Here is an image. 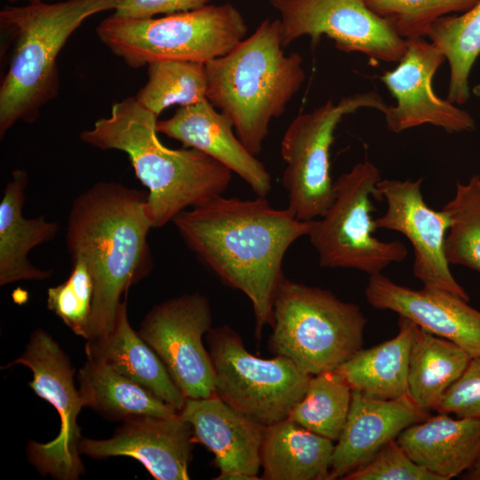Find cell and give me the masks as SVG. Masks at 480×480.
Returning a JSON list of instances; mask_svg holds the SVG:
<instances>
[{
	"label": "cell",
	"instance_id": "1",
	"mask_svg": "<svg viewBox=\"0 0 480 480\" xmlns=\"http://www.w3.org/2000/svg\"><path fill=\"white\" fill-rule=\"evenodd\" d=\"M311 221L296 219L287 208H274L266 197L220 196L181 212L172 223L207 268L250 300L260 338L271 324L274 300L285 279V253L308 236Z\"/></svg>",
	"mask_w": 480,
	"mask_h": 480
},
{
	"label": "cell",
	"instance_id": "2",
	"mask_svg": "<svg viewBox=\"0 0 480 480\" xmlns=\"http://www.w3.org/2000/svg\"><path fill=\"white\" fill-rule=\"evenodd\" d=\"M148 192L114 181H100L76 196L67 224L72 260H83L94 281L86 340L113 328L121 298L147 277L154 262L148 242L153 228Z\"/></svg>",
	"mask_w": 480,
	"mask_h": 480
},
{
	"label": "cell",
	"instance_id": "3",
	"mask_svg": "<svg viewBox=\"0 0 480 480\" xmlns=\"http://www.w3.org/2000/svg\"><path fill=\"white\" fill-rule=\"evenodd\" d=\"M157 117L130 96L115 102L108 116L80 133L88 145L128 156L136 177L148 188L153 228L172 222L188 207L223 196L232 180L229 169L204 153L164 146L157 137Z\"/></svg>",
	"mask_w": 480,
	"mask_h": 480
},
{
	"label": "cell",
	"instance_id": "4",
	"mask_svg": "<svg viewBox=\"0 0 480 480\" xmlns=\"http://www.w3.org/2000/svg\"><path fill=\"white\" fill-rule=\"evenodd\" d=\"M116 0L28 3L0 11V138L18 122L34 123L60 91L57 58L70 36L91 16L114 10Z\"/></svg>",
	"mask_w": 480,
	"mask_h": 480
},
{
	"label": "cell",
	"instance_id": "5",
	"mask_svg": "<svg viewBox=\"0 0 480 480\" xmlns=\"http://www.w3.org/2000/svg\"><path fill=\"white\" fill-rule=\"evenodd\" d=\"M284 49L279 20L265 19L227 54L205 63L207 100L254 156L306 77L301 56Z\"/></svg>",
	"mask_w": 480,
	"mask_h": 480
},
{
	"label": "cell",
	"instance_id": "6",
	"mask_svg": "<svg viewBox=\"0 0 480 480\" xmlns=\"http://www.w3.org/2000/svg\"><path fill=\"white\" fill-rule=\"evenodd\" d=\"M366 323L357 305L285 277L273 304L268 348L309 375L336 370L363 348Z\"/></svg>",
	"mask_w": 480,
	"mask_h": 480
},
{
	"label": "cell",
	"instance_id": "7",
	"mask_svg": "<svg viewBox=\"0 0 480 480\" xmlns=\"http://www.w3.org/2000/svg\"><path fill=\"white\" fill-rule=\"evenodd\" d=\"M247 31L243 15L229 3L160 18L112 14L96 28L100 41L132 68L163 60L206 63L227 54Z\"/></svg>",
	"mask_w": 480,
	"mask_h": 480
},
{
	"label": "cell",
	"instance_id": "8",
	"mask_svg": "<svg viewBox=\"0 0 480 480\" xmlns=\"http://www.w3.org/2000/svg\"><path fill=\"white\" fill-rule=\"evenodd\" d=\"M380 180L379 169L367 160L336 179L332 202L321 217L311 221L308 235L320 267L356 269L372 276L407 257L402 242L382 241L373 236L377 228L372 199L378 200Z\"/></svg>",
	"mask_w": 480,
	"mask_h": 480
},
{
	"label": "cell",
	"instance_id": "9",
	"mask_svg": "<svg viewBox=\"0 0 480 480\" xmlns=\"http://www.w3.org/2000/svg\"><path fill=\"white\" fill-rule=\"evenodd\" d=\"M205 338L215 372V396L264 426L288 418L312 375L285 356L264 359L251 354L228 325L212 327Z\"/></svg>",
	"mask_w": 480,
	"mask_h": 480
},
{
	"label": "cell",
	"instance_id": "10",
	"mask_svg": "<svg viewBox=\"0 0 480 480\" xmlns=\"http://www.w3.org/2000/svg\"><path fill=\"white\" fill-rule=\"evenodd\" d=\"M387 104L375 92L328 100L320 107L294 117L281 140L285 163L282 185L287 193V209L302 221L321 217L334 197L330 172V148L334 132L344 116L363 108L381 112Z\"/></svg>",
	"mask_w": 480,
	"mask_h": 480
},
{
	"label": "cell",
	"instance_id": "11",
	"mask_svg": "<svg viewBox=\"0 0 480 480\" xmlns=\"http://www.w3.org/2000/svg\"><path fill=\"white\" fill-rule=\"evenodd\" d=\"M18 364L31 371L33 379L28 386L56 409L60 420V432L53 440L28 442L26 451L29 462L43 476L78 479L84 474V466L78 450L82 436L77 417L84 404L75 386L76 370L68 356L49 332L37 328L22 354L2 369Z\"/></svg>",
	"mask_w": 480,
	"mask_h": 480
},
{
	"label": "cell",
	"instance_id": "12",
	"mask_svg": "<svg viewBox=\"0 0 480 480\" xmlns=\"http://www.w3.org/2000/svg\"><path fill=\"white\" fill-rule=\"evenodd\" d=\"M212 325L210 301L198 292L154 306L140 323L139 335L159 356L186 398L214 395V368L203 343Z\"/></svg>",
	"mask_w": 480,
	"mask_h": 480
},
{
	"label": "cell",
	"instance_id": "13",
	"mask_svg": "<svg viewBox=\"0 0 480 480\" xmlns=\"http://www.w3.org/2000/svg\"><path fill=\"white\" fill-rule=\"evenodd\" d=\"M279 14L285 48L301 36L316 44L323 36L344 52L363 53L372 60L398 62L407 40L399 36L364 0H269Z\"/></svg>",
	"mask_w": 480,
	"mask_h": 480
},
{
	"label": "cell",
	"instance_id": "14",
	"mask_svg": "<svg viewBox=\"0 0 480 480\" xmlns=\"http://www.w3.org/2000/svg\"><path fill=\"white\" fill-rule=\"evenodd\" d=\"M422 180H380L377 185L378 200H385L387 209L374 220L375 227L396 231L407 238L414 252L413 275L423 286L446 291L469 301L446 259L448 216L444 210L436 211L425 202Z\"/></svg>",
	"mask_w": 480,
	"mask_h": 480
},
{
	"label": "cell",
	"instance_id": "15",
	"mask_svg": "<svg viewBox=\"0 0 480 480\" xmlns=\"http://www.w3.org/2000/svg\"><path fill=\"white\" fill-rule=\"evenodd\" d=\"M444 60L442 52L425 37L407 39L406 51L397 67L380 77L396 100L395 106H387L382 112L391 132L400 133L427 124L447 132L476 129L475 120L468 112L434 92L433 78Z\"/></svg>",
	"mask_w": 480,
	"mask_h": 480
},
{
	"label": "cell",
	"instance_id": "16",
	"mask_svg": "<svg viewBox=\"0 0 480 480\" xmlns=\"http://www.w3.org/2000/svg\"><path fill=\"white\" fill-rule=\"evenodd\" d=\"M195 443L192 427L179 412L169 417L143 416L124 421L109 438L82 437L78 450L98 460L133 458L156 480H188Z\"/></svg>",
	"mask_w": 480,
	"mask_h": 480
},
{
	"label": "cell",
	"instance_id": "17",
	"mask_svg": "<svg viewBox=\"0 0 480 480\" xmlns=\"http://www.w3.org/2000/svg\"><path fill=\"white\" fill-rule=\"evenodd\" d=\"M364 294L372 308L393 311L454 342L471 357L480 356V311L468 300L436 288H409L382 273L369 276Z\"/></svg>",
	"mask_w": 480,
	"mask_h": 480
},
{
	"label": "cell",
	"instance_id": "18",
	"mask_svg": "<svg viewBox=\"0 0 480 480\" xmlns=\"http://www.w3.org/2000/svg\"><path fill=\"white\" fill-rule=\"evenodd\" d=\"M190 424L196 443L214 455L216 480L260 479L264 426L233 409L213 395L187 398L180 411Z\"/></svg>",
	"mask_w": 480,
	"mask_h": 480
},
{
	"label": "cell",
	"instance_id": "19",
	"mask_svg": "<svg viewBox=\"0 0 480 480\" xmlns=\"http://www.w3.org/2000/svg\"><path fill=\"white\" fill-rule=\"evenodd\" d=\"M156 130L215 159L247 183L257 196L272 189L271 175L236 135L230 119L208 100L180 107Z\"/></svg>",
	"mask_w": 480,
	"mask_h": 480
},
{
	"label": "cell",
	"instance_id": "20",
	"mask_svg": "<svg viewBox=\"0 0 480 480\" xmlns=\"http://www.w3.org/2000/svg\"><path fill=\"white\" fill-rule=\"evenodd\" d=\"M429 416L409 396L379 400L352 391L348 418L334 444L329 480L342 479L363 467L403 430Z\"/></svg>",
	"mask_w": 480,
	"mask_h": 480
},
{
	"label": "cell",
	"instance_id": "21",
	"mask_svg": "<svg viewBox=\"0 0 480 480\" xmlns=\"http://www.w3.org/2000/svg\"><path fill=\"white\" fill-rule=\"evenodd\" d=\"M396 441L417 464L449 480L480 456V420L438 412L403 430Z\"/></svg>",
	"mask_w": 480,
	"mask_h": 480
},
{
	"label": "cell",
	"instance_id": "22",
	"mask_svg": "<svg viewBox=\"0 0 480 480\" xmlns=\"http://www.w3.org/2000/svg\"><path fill=\"white\" fill-rule=\"evenodd\" d=\"M28 172L16 169L6 184L0 202V285L23 280H44L52 270L32 265L28 252L57 236L60 226L44 216L33 219L22 215Z\"/></svg>",
	"mask_w": 480,
	"mask_h": 480
},
{
	"label": "cell",
	"instance_id": "23",
	"mask_svg": "<svg viewBox=\"0 0 480 480\" xmlns=\"http://www.w3.org/2000/svg\"><path fill=\"white\" fill-rule=\"evenodd\" d=\"M85 354L88 359L105 364L148 388L179 412L184 406L187 398L166 367L131 326L126 300L119 306L112 330L105 336L86 340Z\"/></svg>",
	"mask_w": 480,
	"mask_h": 480
},
{
	"label": "cell",
	"instance_id": "24",
	"mask_svg": "<svg viewBox=\"0 0 480 480\" xmlns=\"http://www.w3.org/2000/svg\"><path fill=\"white\" fill-rule=\"evenodd\" d=\"M334 444L288 418L267 426L260 450V479L329 480Z\"/></svg>",
	"mask_w": 480,
	"mask_h": 480
},
{
	"label": "cell",
	"instance_id": "25",
	"mask_svg": "<svg viewBox=\"0 0 480 480\" xmlns=\"http://www.w3.org/2000/svg\"><path fill=\"white\" fill-rule=\"evenodd\" d=\"M416 324L403 316L396 335L379 345L361 348L336 370L352 391L365 397L392 400L408 396L411 345Z\"/></svg>",
	"mask_w": 480,
	"mask_h": 480
},
{
	"label": "cell",
	"instance_id": "26",
	"mask_svg": "<svg viewBox=\"0 0 480 480\" xmlns=\"http://www.w3.org/2000/svg\"><path fill=\"white\" fill-rule=\"evenodd\" d=\"M77 382L84 407L110 420L124 422L143 416L169 417L179 412L112 367L88 358L78 371Z\"/></svg>",
	"mask_w": 480,
	"mask_h": 480
},
{
	"label": "cell",
	"instance_id": "27",
	"mask_svg": "<svg viewBox=\"0 0 480 480\" xmlns=\"http://www.w3.org/2000/svg\"><path fill=\"white\" fill-rule=\"evenodd\" d=\"M471 356L454 342L416 324L411 345L408 396L420 409L436 411Z\"/></svg>",
	"mask_w": 480,
	"mask_h": 480
},
{
	"label": "cell",
	"instance_id": "28",
	"mask_svg": "<svg viewBox=\"0 0 480 480\" xmlns=\"http://www.w3.org/2000/svg\"><path fill=\"white\" fill-rule=\"evenodd\" d=\"M427 37L449 63L447 100L455 105L465 104L470 98V73L480 55V0L461 15L437 20Z\"/></svg>",
	"mask_w": 480,
	"mask_h": 480
},
{
	"label": "cell",
	"instance_id": "29",
	"mask_svg": "<svg viewBox=\"0 0 480 480\" xmlns=\"http://www.w3.org/2000/svg\"><path fill=\"white\" fill-rule=\"evenodd\" d=\"M352 389L337 371L312 375L303 397L291 410L288 419L336 442L346 423Z\"/></svg>",
	"mask_w": 480,
	"mask_h": 480
},
{
	"label": "cell",
	"instance_id": "30",
	"mask_svg": "<svg viewBox=\"0 0 480 480\" xmlns=\"http://www.w3.org/2000/svg\"><path fill=\"white\" fill-rule=\"evenodd\" d=\"M147 67L148 81L135 98L157 116L171 106L186 107L207 100L205 63L163 60Z\"/></svg>",
	"mask_w": 480,
	"mask_h": 480
},
{
	"label": "cell",
	"instance_id": "31",
	"mask_svg": "<svg viewBox=\"0 0 480 480\" xmlns=\"http://www.w3.org/2000/svg\"><path fill=\"white\" fill-rule=\"evenodd\" d=\"M443 210L450 225L445 238L449 264L464 266L480 273V175L458 181L455 192Z\"/></svg>",
	"mask_w": 480,
	"mask_h": 480
},
{
	"label": "cell",
	"instance_id": "32",
	"mask_svg": "<svg viewBox=\"0 0 480 480\" xmlns=\"http://www.w3.org/2000/svg\"><path fill=\"white\" fill-rule=\"evenodd\" d=\"M479 0H364L402 38L427 37L433 24L452 12H465Z\"/></svg>",
	"mask_w": 480,
	"mask_h": 480
},
{
	"label": "cell",
	"instance_id": "33",
	"mask_svg": "<svg viewBox=\"0 0 480 480\" xmlns=\"http://www.w3.org/2000/svg\"><path fill=\"white\" fill-rule=\"evenodd\" d=\"M68 277L47 290V308L76 334L86 340L92 308L94 281L83 260H72Z\"/></svg>",
	"mask_w": 480,
	"mask_h": 480
},
{
	"label": "cell",
	"instance_id": "34",
	"mask_svg": "<svg viewBox=\"0 0 480 480\" xmlns=\"http://www.w3.org/2000/svg\"><path fill=\"white\" fill-rule=\"evenodd\" d=\"M343 480H444L417 464L396 439L382 447L365 465L345 476Z\"/></svg>",
	"mask_w": 480,
	"mask_h": 480
},
{
	"label": "cell",
	"instance_id": "35",
	"mask_svg": "<svg viewBox=\"0 0 480 480\" xmlns=\"http://www.w3.org/2000/svg\"><path fill=\"white\" fill-rule=\"evenodd\" d=\"M436 412L480 420V356L470 358L462 374L443 396Z\"/></svg>",
	"mask_w": 480,
	"mask_h": 480
},
{
	"label": "cell",
	"instance_id": "36",
	"mask_svg": "<svg viewBox=\"0 0 480 480\" xmlns=\"http://www.w3.org/2000/svg\"><path fill=\"white\" fill-rule=\"evenodd\" d=\"M212 0H116L114 15L126 19H149L200 8Z\"/></svg>",
	"mask_w": 480,
	"mask_h": 480
},
{
	"label": "cell",
	"instance_id": "37",
	"mask_svg": "<svg viewBox=\"0 0 480 480\" xmlns=\"http://www.w3.org/2000/svg\"><path fill=\"white\" fill-rule=\"evenodd\" d=\"M463 478L468 480H480V456L473 466L463 474Z\"/></svg>",
	"mask_w": 480,
	"mask_h": 480
},
{
	"label": "cell",
	"instance_id": "38",
	"mask_svg": "<svg viewBox=\"0 0 480 480\" xmlns=\"http://www.w3.org/2000/svg\"><path fill=\"white\" fill-rule=\"evenodd\" d=\"M5 1H8V2H11V3L20 2V1H26L28 3L41 2V0H5Z\"/></svg>",
	"mask_w": 480,
	"mask_h": 480
},
{
	"label": "cell",
	"instance_id": "39",
	"mask_svg": "<svg viewBox=\"0 0 480 480\" xmlns=\"http://www.w3.org/2000/svg\"><path fill=\"white\" fill-rule=\"evenodd\" d=\"M474 93L480 96V84L474 88Z\"/></svg>",
	"mask_w": 480,
	"mask_h": 480
}]
</instances>
